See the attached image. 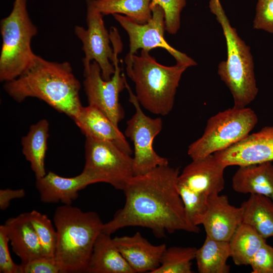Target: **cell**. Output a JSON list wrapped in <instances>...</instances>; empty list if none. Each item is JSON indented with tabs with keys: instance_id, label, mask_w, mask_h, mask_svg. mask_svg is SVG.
<instances>
[{
	"instance_id": "obj_1",
	"label": "cell",
	"mask_w": 273,
	"mask_h": 273,
	"mask_svg": "<svg viewBox=\"0 0 273 273\" xmlns=\"http://www.w3.org/2000/svg\"><path fill=\"white\" fill-rule=\"evenodd\" d=\"M178 168L158 166L141 175H134L125 185L123 207L104 223L103 231L110 235L126 226L150 229L158 237L165 233L184 231L197 233L200 229L188 219L180 196Z\"/></svg>"
},
{
	"instance_id": "obj_2",
	"label": "cell",
	"mask_w": 273,
	"mask_h": 273,
	"mask_svg": "<svg viewBox=\"0 0 273 273\" xmlns=\"http://www.w3.org/2000/svg\"><path fill=\"white\" fill-rule=\"evenodd\" d=\"M80 87L68 62L49 61L38 55L20 76L4 85L6 92L18 102L36 98L72 119L82 107Z\"/></svg>"
},
{
	"instance_id": "obj_3",
	"label": "cell",
	"mask_w": 273,
	"mask_h": 273,
	"mask_svg": "<svg viewBox=\"0 0 273 273\" xmlns=\"http://www.w3.org/2000/svg\"><path fill=\"white\" fill-rule=\"evenodd\" d=\"M53 220L57 235L54 258L61 273L85 272L104 223L95 212L71 205L58 207Z\"/></svg>"
},
{
	"instance_id": "obj_4",
	"label": "cell",
	"mask_w": 273,
	"mask_h": 273,
	"mask_svg": "<svg viewBox=\"0 0 273 273\" xmlns=\"http://www.w3.org/2000/svg\"><path fill=\"white\" fill-rule=\"evenodd\" d=\"M125 63L141 106L153 114L168 115L173 108L181 75L188 67L179 63L163 65L143 50L140 55H127Z\"/></svg>"
},
{
	"instance_id": "obj_5",
	"label": "cell",
	"mask_w": 273,
	"mask_h": 273,
	"mask_svg": "<svg viewBox=\"0 0 273 273\" xmlns=\"http://www.w3.org/2000/svg\"><path fill=\"white\" fill-rule=\"evenodd\" d=\"M209 8L221 26L226 43L227 58L219 64L218 74L233 96L234 106L246 107L258 92L250 48L230 24L219 0H210Z\"/></svg>"
},
{
	"instance_id": "obj_6",
	"label": "cell",
	"mask_w": 273,
	"mask_h": 273,
	"mask_svg": "<svg viewBox=\"0 0 273 273\" xmlns=\"http://www.w3.org/2000/svg\"><path fill=\"white\" fill-rule=\"evenodd\" d=\"M1 32L0 80L6 82L20 76L36 55L31 43L37 29L29 16L27 0L14 1L11 12L1 20Z\"/></svg>"
},
{
	"instance_id": "obj_7",
	"label": "cell",
	"mask_w": 273,
	"mask_h": 273,
	"mask_svg": "<svg viewBox=\"0 0 273 273\" xmlns=\"http://www.w3.org/2000/svg\"><path fill=\"white\" fill-rule=\"evenodd\" d=\"M258 122L251 108L233 106L211 117L202 136L190 145L188 154L192 160L224 150L247 136Z\"/></svg>"
},
{
	"instance_id": "obj_8",
	"label": "cell",
	"mask_w": 273,
	"mask_h": 273,
	"mask_svg": "<svg viewBox=\"0 0 273 273\" xmlns=\"http://www.w3.org/2000/svg\"><path fill=\"white\" fill-rule=\"evenodd\" d=\"M110 34L114 53V73L110 79H104L99 65L93 61L88 67H84L83 86L88 105L101 110L118 126L125 116L119 97L120 93L126 88V77L124 73L121 74L118 65V55L122 50L120 36L117 28L114 27L111 28Z\"/></svg>"
},
{
	"instance_id": "obj_9",
	"label": "cell",
	"mask_w": 273,
	"mask_h": 273,
	"mask_svg": "<svg viewBox=\"0 0 273 273\" xmlns=\"http://www.w3.org/2000/svg\"><path fill=\"white\" fill-rule=\"evenodd\" d=\"M83 171L97 183H106L122 190L134 175L133 157L114 144L86 136Z\"/></svg>"
},
{
	"instance_id": "obj_10",
	"label": "cell",
	"mask_w": 273,
	"mask_h": 273,
	"mask_svg": "<svg viewBox=\"0 0 273 273\" xmlns=\"http://www.w3.org/2000/svg\"><path fill=\"white\" fill-rule=\"evenodd\" d=\"M125 85L129 93V101L134 106L135 113L127 121L124 134L133 144L134 174L141 175L158 166L169 164L168 159L159 155L153 148L154 140L161 132L163 122L160 117L152 118L146 115L126 79Z\"/></svg>"
},
{
	"instance_id": "obj_11",
	"label": "cell",
	"mask_w": 273,
	"mask_h": 273,
	"mask_svg": "<svg viewBox=\"0 0 273 273\" xmlns=\"http://www.w3.org/2000/svg\"><path fill=\"white\" fill-rule=\"evenodd\" d=\"M151 18L144 24L122 15H113L128 34L129 52L127 55L135 54L140 49L149 52L152 49L159 48L166 50L175 59L176 63L188 67L196 65L197 63L193 59L173 48L165 40V15L162 8L156 6L151 8Z\"/></svg>"
},
{
	"instance_id": "obj_12",
	"label": "cell",
	"mask_w": 273,
	"mask_h": 273,
	"mask_svg": "<svg viewBox=\"0 0 273 273\" xmlns=\"http://www.w3.org/2000/svg\"><path fill=\"white\" fill-rule=\"evenodd\" d=\"M86 3L87 27L85 29L76 25L74 29L82 44L83 67H87L92 62L96 61L101 68L103 78L108 80L115 72L113 64L114 53L110 46V34L105 27L103 15L96 8L93 0H86Z\"/></svg>"
},
{
	"instance_id": "obj_13",
	"label": "cell",
	"mask_w": 273,
	"mask_h": 273,
	"mask_svg": "<svg viewBox=\"0 0 273 273\" xmlns=\"http://www.w3.org/2000/svg\"><path fill=\"white\" fill-rule=\"evenodd\" d=\"M226 167L273 161V126L249 134L231 147L213 154Z\"/></svg>"
},
{
	"instance_id": "obj_14",
	"label": "cell",
	"mask_w": 273,
	"mask_h": 273,
	"mask_svg": "<svg viewBox=\"0 0 273 273\" xmlns=\"http://www.w3.org/2000/svg\"><path fill=\"white\" fill-rule=\"evenodd\" d=\"M225 168L214 154L192 160L179 174L177 185L208 197L219 194L224 187Z\"/></svg>"
},
{
	"instance_id": "obj_15",
	"label": "cell",
	"mask_w": 273,
	"mask_h": 273,
	"mask_svg": "<svg viewBox=\"0 0 273 273\" xmlns=\"http://www.w3.org/2000/svg\"><path fill=\"white\" fill-rule=\"evenodd\" d=\"M243 223L241 207L231 205L225 195L209 197L207 210L202 221L206 236L229 242Z\"/></svg>"
},
{
	"instance_id": "obj_16",
	"label": "cell",
	"mask_w": 273,
	"mask_h": 273,
	"mask_svg": "<svg viewBox=\"0 0 273 273\" xmlns=\"http://www.w3.org/2000/svg\"><path fill=\"white\" fill-rule=\"evenodd\" d=\"M114 242L134 272L152 273L160 265L165 244L154 245L139 232L132 236L116 237Z\"/></svg>"
},
{
	"instance_id": "obj_17",
	"label": "cell",
	"mask_w": 273,
	"mask_h": 273,
	"mask_svg": "<svg viewBox=\"0 0 273 273\" xmlns=\"http://www.w3.org/2000/svg\"><path fill=\"white\" fill-rule=\"evenodd\" d=\"M97 183L93 176L83 170L72 177H62L49 171L43 177L36 179L35 185L42 202L71 205L78 197L79 191Z\"/></svg>"
},
{
	"instance_id": "obj_18",
	"label": "cell",
	"mask_w": 273,
	"mask_h": 273,
	"mask_svg": "<svg viewBox=\"0 0 273 273\" xmlns=\"http://www.w3.org/2000/svg\"><path fill=\"white\" fill-rule=\"evenodd\" d=\"M73 120L85 136L111 142L131 155L133 151L125 136L96 107L82 106Z\"/></svg>"
},
{
	"instance_id": "obj_19",
	"label": "cell",
	"mask_w": 273,
	"mask_h": 273,
	"mask_svg": "<svg viewBox=\"0 0 273 273\" xmlns=\"http://www.w3.org/2000/svg\"><path fill=\"white\" fill-rule=\"evenodd\" d=\"M4 225L13 251L20 258L22 264L43 256L39 239L27 212L8 218Z\"/></svg>"
},
{
	"instance_id": "obj_20",
	"label": "cell",
	"mask_w": 273,
	"mask_h": 273,
	"mask_svg": "<svg viewBox=\"0 0 273 273\" xmlns=\"http://www.w3.org/2000/svg\"><path fill=\"white\" fill-rule=\"evenodd\" d=\"M234 191L259 194L273 201V164L271 161L239 166L232 178Z\"/></svg>"
},
{
	"instance_id": "obj_21",
	"label": "cell",
	"mask_w": 273,
	"mask_h": 273,
	"mask_svg": "<svg viewBox=\"0 0 273 273\" xmlns=\"http://www.w3.org/2000/svg\"><path fill=\"white\" fill-rule=\"evenodd\" d=\"M87 273H135L116 247L110 235L97 238L85 270Z\"/></svg>"
},
{
	"instance_id": "obj_22",
	"label": "cell",
	"mask_w": 273,
	"mask_h": 273,
	"mask_svg": "<svg viewBox=\"0 0 273 273\" xmlns=\"http://www.w3.org/2000/svg\"><path fill=\"white\" fill-rule=\"evenodd\" d=\"M49 124L41 119L32 125L26 135L22 138V153L30 163L36 179L46 174L44 158L48 148Z\"/></svg>"
},
{
	"instance_id": "obj_23",
	"label": "cell",
	"mask_w": 273,
	"mask_h": 273,
	"mask_svg": "<svg viewBox=\"0 0 273 273\" xmlns=\"http://www.w3.org/2000/svg\"><path fill=\"white\" fill-rule=\"evenodd\" d=\"M243 223L247 224L264 239L273 237V201L259 194H250L241 206Z\"/></svg>"
},
{
	"instance_id": "obj_24",
	"label": "cell",
	"mask_w": 273,
	"mask_h": 273,
	"mask_svg": "<svg viewBox=\"0 0 273 273\" xmlns=\"http://www.w3.org/2000/svg\"><path fill=\"white\" fill-rule=\"evenodd\" d=\"M231 257L229 243L206 236L203 245L197 249L195 259L200 273H228L227 260Z\"/></svg>"
},
{
	"instance_id": "obj_25",
	"label": "cell",
	"mask_w": 273,
	"mask_h": 273,
	"mask_svg": "<svg viewBox=\"0 0 273 273\" xmlns=\"http://www.w3.org/2000/svg\"><path fill=\"white\" fill-rule=\"evenodd\" d=\"M265 242L254 229L242 223L229 241L231 257L236 265H249L253 255Z\"/></svg>"
},
{
	"instance_id": "obj_26",
	"label": "cell",
	"mask_w": 273,
	"mask_h": 273,
	"mask_svg": "<svg viewBox=\"0 0 273 273\" xmlns=\"http://www.w3.org/2000/svg\"><path fill=\"white\" fill-rule=\"evenodd\" d=\"M93 2L103 16L123 14L141 24L152 17L151 0H93Z\"/></svg>"
},
{
	"instance_id": "obj_27",
	"label": "cell",
	"mask_w": 273,
	"mask_h": 273,
	"mask_svg": "<svg viewBox=\"0 0 273 273\" xmlns=\"http://www.w3.org/2000/svg\"><path fill=\"white\" fill-rule=\"evenodd\" d=\"M195 247H171L166 248L160 266L152 273H191L192 260L195 258Z\"/></svg>"
},
{
	"instance_id": "obj_28",
	"label": "cell",
	"mask_w": 273,
	"mask_h": 273,
	"mask_svg": "<svg viewBox=\"0 0 273 273\" xmlns=\"http://www.w3.org/2000/svg\"><path fill=\"white\" fill-rule=\"evenodd\" d=\"M27 213L39 239L42 256L54 257L57 235L51 220L46 214L35 210Z\"/></svg>"
},
{
	"instance_id": "obj_29",
	"label": "cell",
	"mask_w": 273,
	"mask_h": 273,
	"mask_svg": "<svg viewBox=\"0 0 273 273\" xmlns=\"http://www.w3.org/2000/svg\"><path fill=\"white\" fill-rule=\"evenodd\" d=\"M177 187L188 219L194 225L202 224L207 210L209 197L178 185Z\"/></svg>"
},
{
	"instance_id": "obj_30",
	"label": "cell",
	"mask_w": 273,
	"mask_h": 273,
	"mask_svg": "<svg viewBox=\"0 0 273 273\" xmlns=\"http://www.w3.org/2000/svg\"><path fill=\"white\" fill-rule=\"evenodd\" d=\"M186 5V0H151V9L159 6L163 9L165 15L166 31L175 34L180 26V14Z\"/></svg>"
},
{
	"instance_id": "obj_31",
	"label": "cell",
	"mask_w": 273,
	"mask_h": 273,
	"mask_svg": "<svg viewBox=\"0 0 273 273\" xmlns=\"http://www.w3.org/2000/svg\"><path fill=\"white\" fill-rule=\"evenodd\" d=\"M252 273H273V247L264 243L251 258Z\"/></svg>"
},
{
	"instance_id": "obj_32",
	"label": "cell",
	"mask_w": 273,
	"mask_h": 273,
	"mask_svg": "<svg viewBox=\"0 0 273 273\" xmlns=\"http://www.w3.org/2000/svg\"><path fill=\"white\" fill-rule=\"evenodd\" d=\"M253 28L273 33V0H258Z\"/></svg>"
},
{
	"instance_id": "obj_33",
	"label": "cell",
	"mask_w": 273,
	"mask_h": 273,
	"mask_svg": "<svg viewBox=\"0 0 273 273\" xmlns=\"http://www.w3.org/2000/svg\"><path fill=\"white\" fill-rule=\"evenodd\" d=\"M9 242L6 227L4 224L0 225V272L21 273L20 264H16L10 255Z\"/></svg>"
},
{
	"instance_id": "obj_34",
	"label": "cell",
	"mask_w": 273,
	"mask_h": 273,
	"mask_svg": "<svg viewBox=\"0 0 273 273\" xmlns=\"http://www.w3.org/2000/svg\"><path fill=\"white\" fill-rule=\"evenodd\" d=\"M21 273H61L54 257H41L20 264Z\"/></svg>"
},
{
	"instance_id": "obj_35",
	"label": "cell",
	"mask_w": 273,
	"mask_h": 273,
	"mask_svg": "<svg viewBox=\"0 0 273 273\" xmlns=\"http://www.w3.org/2000/svg\"><path fill=\"white\" fill-rule=\"evenodd\" d=\"M26 195L23 189L13 190L5 189L0 190V209L5 210L10 206V202L16 199H21Z\"/></svg>"
}]
</instances>
